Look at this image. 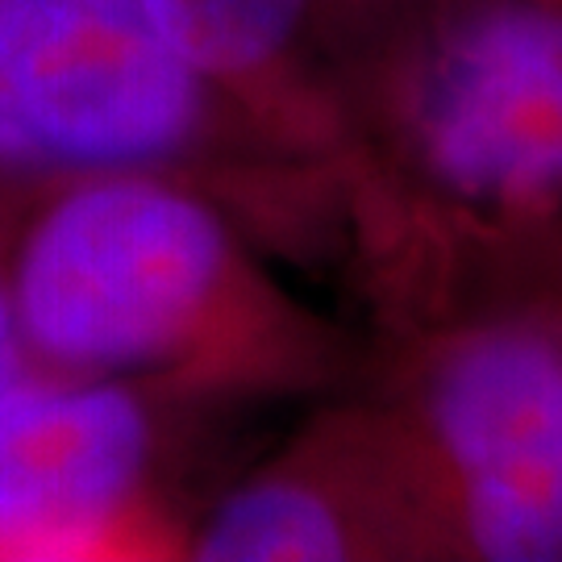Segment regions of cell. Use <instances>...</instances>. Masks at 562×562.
Here are the masks:
<instances>
[{"instance_id": "1", "label": "cell", "mask_w": 562, "mask_h": 562, "mask_svg": "<svg viewBox=\"0 0 562 562\" xmlns=\"http://www.w3.org/2000/svg\"><path fill=\"white\" fill-rule=\"evenodd\" d=\"M13 304L38 371L246 380L288 317L217 204L167 171H80L25 204Z\"/></svg>"}, {"instance_id": "2", "label": "cell", "mask_w": 562, "mask_h": 562, "mask_svg": "<svg viewBox=\"0 0 562 562\" xmlns=\"http://www.w3.org/2000/svg\"><path fill=\"white\" fill-rule=\"evenodd\" d=\"M562 250V246H554ZM422 346L401 434L429 559L562 562V255Z\"/></svg>"}, {"instance_id": "3", "label": "cell", "mask_w": 562, "mask_h": 562, "mask_svg": "<svg viewBox=\"0 0 562 562\" xmlns=\"http://www.w3.org/2000/svg\"><path fill=\"white\" fill-rule=\"evenodd\" d=\"M387 101L438 246L562 241V0H422Z\"/></svg>"}, {"instance_id": "4", "label": "cell", "mask_w": 562, "mask_h": 562, "mask_svg": "<svg viewBox=\"0 0 562 562\" xmlns=\"http://www.w3.org/2000/svg\"><path fill=\"white\" fill-rule=\"evenodd\" d=\"M0 46L55 176H176L234 104L171 46L146 0H0Z\"/></svg>"}, {"instance_id": "5", "label": "cell", "mask_w": 562, "mask_h": 562, "mask_svg": "<svg viewBox=\"0 0 562 562\" xmlns=\"http://www.w3.org/2000/svg\"><path fill=\"white\" fill-rule=\"evenodd\" d=\"M159 425L134 383L30 371L0 392V562L142 554L159 542Z\"/></svg>"}, {"instance_id": "6", "label": "cell", "mask_w": 562, "mask_h": 562, "mask_svg": "<svg viewBox=\"0 0 562 562\" xmlns=\"http://www.w3.org/2000/svg\"><path fill=\"white\" fill-rule=\"evenodd\" d=\"M425 529L392 413L346 425L234 487L183 554L201 562H338L425 554Z\"/></svg>"}, {"instance_id": "7", "label": "cell", "mask_w": 562, "mask_h": 562, "mask_svg": "<svg viewBox=\"0 0 562 562\" xmlns=\"http://www.w3.org/2000/svg\"><path fill=\"white\" fill-rule=\"evenodd\" d=\"M146 9L222 97L276 109L317 0H146Z\"/></svg>"}, {"instance_id": "8", "label": "cell", "mask_w": 562, "mask_h": 562, "mask_svg": "<svg viewBox=\"0 0 562 562\" xmlns=\"http://www.w3.org/2000/svg\"><path fill=\"white\" fill-rule=\"evenodd\" d=\"M21 213H25V183L0 180V392L13 387L34 371L18 329V304H13V238H18Z\"/></svg>"}, {"instance_id": "9", "label": "cell", "mask_w": 562, "mask_h": 562, "mask_svg": "<svg viewBox=\"0 0 562 562\" xmlns=\"http://www.w3.org/2000/svg\"><path fill=\"white\" fill-rule=\"evenodd\" d=\"M34 176H55V167L38 146L25 109L18 101V88L9 80V63H4V46H0V180H34Z\"/></svg>"}]
</instances>
